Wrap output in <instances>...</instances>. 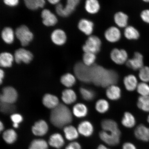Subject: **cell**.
Masks as SVG:
<instances>
[{
  "mask_svg": "<svg viewBox=\"0 0 149 149\" xmlns=\"http://www.w3.org/2000/svg\"><path fill=\"white\" fill-rule=\"evenodd\" d=\"M16 107L14 104L1 102L0 109L2 113L5 114H13L16 111Z\"/></svg>",
  "mask_w": 149,
  "mask_h": 149,
  "instance_id": "obj_39",
  "label": "cell"
},
{
  "mask_svg": "<svg viewBox=\"0 0 149 149\" xmlns=\"http://www.w3.org/2000/svg\"><path fill=\"white\" fill-rule=\"evenodd\" d=\"M41 16L43 24L47 26H54L57 23L56 17L48 9H44L42 12Z\"/></svg>",
  "mask_w": 149,
  "mask_h": 149,
  "instance_id": "obj_15",
  "label": "cell"
},
{
  "mask_svg": "<svg viewBox=\"0 0 149 149\" xmlns=\"http://www.w3.org/2000/svg\"><path fill=\"white\" fill-rule=\"evenodd\" d=\"M101 126L102 130L105 131H116L120 129L116 121L111 119H105L102 120Z\"/></svg>",
  "mask_w": 149,
  "mask_h": 149,
  "instance_id": "obj_27",
  "label": "cell"
},
{
  "mask_svg": "<svg viewBox=\"0 0 149 149\" xmlns=\"http://www.w3.org/2000/svg\"><path fill=\"white\" fill-rule=\"evenodd\" d=\"M122 149H137L136 147L133 143L130 142H126L124 143Z\"/></svg>",
  "mask_w": 149,
  "mask_h": 149,
  "instance_id": "obj_48",
  "label": "cell"
},
{
  "mask_svg": "<svg viewBox=\"0 0 149 149\" xmlns=\"http://www.w3.org/2000/svg\"><path fill=\"white\" fill-rule=\"evenodd\" d=\"M144 1L145 2L149 3V0H145V1Z\"/></svg>",
  "mask_w": 149,
  "mask_h": 149,
  "instance_id": "obj_55",
  "label": "cell"
},
{
  "mask_svg": "<svg viewBox=\"0 0 149 149\" xmlns=\"http://www.w3.org/2000/svg\"><path fill=\"white\" fill-rule=\"evenodd\" d=\"M139 79L143 82H149V67L143 66L139 70Z\"/></svg>",
  "mask_w": 149,
  "mask_h": 149,
  "instance_id": "obj_43",
  "label": "cell"
},
{
  "mask_svg": "<svg viewBox=\"0 0 149 149\" xmlns=\"http://www.w3.org/2000/svg\"><path fill=\"white\" fill-rule=\"evenodd\" d=\"M141 17L143 22L149 24V9L143 10L141 13Z\"/></svg>",
  "mask_w": 149,
  "mask_h": 149,
  "instance_id": "obj_45",
  "label": "cell"
},
{
  "mask_svg": "<svg viewBox=\"0 0 149 149\" xmlns=\"http://www.w3.org/2000/svg\"><path fill=\"white\" fill-rule=\"evenodd\" d=\"M90 79L96 86L103 88L115 85L118 82V76L114 70H108L102 67L93 65L90 67Z\"/></svg>",
  "mask_w": 149,
  "mask_h": 149,
  "instance_id": "obj_1",
  "label": "cell"
},
{
  "mask_svg": "<svg viewBox=\"0 0 149 149\" xmlns=\"http://www.w3.org/2000/svg\"><path fill=\"white\" fill-rule=\"evenodd\" d=\"M99 135L100 139L106 144L110 146H115L120 144L121 132L120 130L110 131L102 130L100 132Z\"/></svg>",
  "mask_w": 149,
  "mask_h": 149,
  "instance_id": "obj_3",
  "label": "cell"
},
{
  "mask_svg": "<svg viewBox=\"0 0 149 149\" xmlns=\"http://www.w3.org/2000/svg\"><path fill=\"white\" fill-rule=\"evenodd\" d=\"M63 130L65 137L69 141H74L79 137L78 130L73 126L68 125L65 126Z\"/></svg>",
  "mask_w": 149,
  "mask_h": 149,
  "instance_id": "obj_25",
  "label": "cell"
},
{
  "mask_svg": "<svg viewBox=\"0 0 149 149\" xmlns=\"http://www.w3.org/2000/svg\"><path fill=\"white\" fill-rule=\"evenodd\" d=\"M124 35L126 38L129 40H137L140 37L139 31L132 26H128L125 28Z\"/></svg>",
  "mask_w": 149,
  "mask_h": 149,
  "instance_id": "obj_31",
  "label": "cell"
},
{
  "mask_svg": "<svg viewBox=\"0 0 149 149\" xmlns=\"http://www.w3.org/2000/svg\"><path fill=\"white\" fill-rule=\"evenodd\" d=\"M134 134L136 138L144 142L149 141V127L141 124L136 128Z\"/></svg>",
  "mask_w": 149,
  "mask_h": 149,
  "instance_id": "obj_13",
  "label": "cell"
},
{
  "mask_svg": "<svg viewBox=\"0 0 149 149\" xmlns=\"http://www.w3.org/2000/svg\"><path fill=\"white\" fill-rule=\"evenodd\" d=\"M79 2V0H68L65 7L61 3H59L55 7L56 12L59 16L67 17L74 12Z\"/></svg>",
  "mask_w": 149,
  "mask_h": 149,
  "instance_id": "obj_4",
  "label": "cell"
},
{
  "mask_svg": "<svg viewBox=\"0 0 149 149\" xmlns=\"http://www.w3.org/2000/svg\"><path fill=\"white\" fill-rule=\"evenodd\" d=\"M137 105L141 110L149 112V96H140L138 98Z\"/></svg>",
  "mask_w": 149,
  "mask_h": 149,
  "instance_id": "obj_37",
  "label": "cell"
},
{
  "mask_svg": "<svg viewBox=\"0 0 149 149\" xmlns=\"http://www.w3.org/2000/svg\"><path fill=\"white\" fill-rule=\"evenodd\" d=\"M136 90L141 96H149V85L147 83L142 82L139 83Z\"/></svg>",
  "mask_w": 149,
  "mask_h": 149,
  "instance_id": "obj_42",
  "label": "cell"
},
{
  "mask_svg": "<svg viewBox=\"0 0 149 149\" xmlns=\"http://www.w3.org/2000/svg\"><path fill=\"white\" fill-rule=\"evenodd\" d=\"M48 1L50 3L53 5L58 4L60 1L59 0H48Z\"/></svg>",
  "mask_w": 149,
  "mask_h": 149,
  "instance_id": "obj_50",
  "label": "cell"
},
{
  "mask_svg": "<svg viewBox=\"0 0 149 149\" xmlns=\"http://www.w3.org/2000/svg\"><path fill=\"white\" fill-rule=\"evenodd\" d=\"M61 99L65 104L70 105L74 103L77 99L74 91L71 89H66L63 91Z\"/></svg>",
  "mask_w": 149,
  "mask_h": 149,
  "instance_id": "obj_21",
  "label": "cell"
},
{
  "mask_svg": "<svg viewBox=\"0 0 149 149\" xmlns=\"http://www.w3.org/2000/svg\"><path fill=\"white\" fill-rule=\"evenodd\" d=\"M26 6L31 10H35L39 8H42L45 4L44 0H25Z\"/></svg>",
  "mask_w": 149,
  "mask_h": 149,
  "instance_id": "obj_35",
  "label": "cell"
},
{
  "mask_svg": "<svg viewBox=\"0 0 149 149\" xmlns=\"http://www.w3.org/2000/svg\"><path fill=\"white\" fill-rule=\"evenodd\" d=\"M106 94L110 100L115 101L120 99L121 96V90L118 86L115 85L107 87Z\"/></svg>",
  "mask_w": 149,
  "mask_h": 149,
  "instance_id": "obj_20",
  "label": "cell"
},
{
  "mask_svg": "<svg viewBox=\"0 0 149 149\" xmlns=\"http://www.w3.org/2000/svg\"><path fill=\"white\" fill-rule=\"evenodd\" d=\"M13 126L15 128H17L19 127V124H17L13 123Z\"/></svg>",
  "mask_w": 149,
  "mask_h": 149,
  "instance_id": "obj_53",
  "label": "cell"
},
{
  "mask_svg": "<svg viewBox=\"0 0 149 149\" xmlns=\"http://www.w3.org/2000/svg\"><path fill=\"white\" fill-rule=\"evenodd\" d=\"M42 102L45 107L52 110L55 109L60 104L59 99L56 96L49 94L44 95Z\"/></svg>",
  "mask_w": 149,
  "mask_h": 149,
  "instance_id": "obj_17",
  "label": "cell"
},
{
  "mask_svg": "<svg viewBox=\"0 0 149 149\" xmlns=\"http://www.w3.org/2000/svg\"><path fill=\"white\" fill-rule=\"evenodd\" d=\"M123 125L127 128H132L135 125L136 120L135 117L132 113L126 111L124 113L122 120Z\"/></svg>",
  "mask_w": 149,
  "mask_h": 149,
  "instance_id": "obj_26",
  "label": "cell"
},
{
  "mask_svg": "<svg viewBox=\"0 0 149 149\" xmlns=\"http://www.w3.org/2000/svg\"><path fill=\"white\" fill-rule=\"evenodd\" d=\"M3 137L6 142L8 144L14 143L17 139V135L14 130H7L3 133Z\"/></svg>",
  "mask_w": 149,
  "mask_h": 149,
  "instance_id": "obj_34",
  "label": "cell"
},
{
  "mask_svg": "<svg viewBox=\"0 0 149 149\" xmlns=\"http://www.w3.org/2000/svg\"><path fill=\"white\" fill-rule=\"evenodd\" d=\"M72 111L74 116L78 118H82L87 116L88 109L84 104L79 103L74 105Z\"/></svg>",
  "mask_w": 149,
  "mask_h": 149,
  "instance_id": "obj_24",
  "label": "cell"
},
{
  "mask_svg": "<svg viewBox=\"0 0 149 149\" xmlns=\"http://www.w3.org/2000/svg\"><path fill=\"white\" fill-rule=\"evenodd\" d=\"M128 16L124 13L118 12L115 14L114 16L115 23L118 27H126L128 24Z\"/></svg>",
  "mask_w": 149,
  "mask_h": 149,
  "instance_id": "obj_28",
  "label": "cell"
},
{
  "mask_svg": "<svg viewBox=\"0 0 149 149\" xmlns=\"http://www.w3.org/2000/svg\"><path fill=\"white\" fill-rule=\"evenodd\" d=\"M96 59L95 54L86 52L84 53L83 57V64L88 67L93 66Z\"/></svg>",
  "mask_w": 149,
  "mask_h": 149,
  "instance_id": "obj_41",
  "label": "cell"
},
{
  "mask_svg": "<svg viewBox=\"0 0 149 149\" xmlns=\"http://www.w3.org/2000/svg\"><path fill=\"white\" fill-rule=\"evenodd\" d=\"M65 149H82L79 143L76 141L70 143L66 147Z\"/></svg>",
  "mask_w": 149,
  "mask_h": 149,
  "instance_id": "obj_46",
  "label": "cell"
},
{
  "mask_svg": "<svg viewBox=\"0 0 149 149\" xmlns=\"http://www.w3.org/2000/svg\"><path fill=\"white\" fill-rule=\"evenodd\" d=\"M105 37L108 41L111 42H118L121 38V34L118 28L112 26L109 27L105 33Z\"/></svg>",
  "mask_w": 149,
  "mask_h": 149,
  "instance_id": "obj_16",
  "label": "cell"
},
{
  "mask_svg": "<svg viewBox=\"0 0 149 149\" xmlns=\"http://www.w3.org/2000/svg\"><path fill=\"white\" fill-rule=\"evenodd\" d=\"M13 60V57L10 53L4 52L0 55V65L3 68H10Z\"/></svg>",
  "mask_w": 149,
  "mask_h": 149,
  "instance_id": "obj_30",
  "label": "cell"
},
{
  "mask_svg": "<svg viewBox=\"0 0 149 149\" xmlns=\"http://www.w3.org/2000/svg\"><path fill=\"white\" fill-rule=\"evenodd\" d=\"M2 38L7 44L12 43L14 40V33L12 28L5 27L1 33Z\"/></svg>",
  "mask_w": 149,
  "mask_h": 149,
  "instance_id": "obj_32",
  "label": "cell"
},
{
  "mask_svg": "<svg viewBox=\"0 0 149 149\" xmlns=\"http://www.w3.org/2000/svg\"><path fill=\"white\" fill-rule=\"evenodd\" d=\"M4 77V72L1 69L0 70V83L1 84L2 83Z\"/></svg>",
  "mask_w": 149,
  "mask_h": 149,
  "instance_id": "obj_49",
  "label": "cell"
},
{
  "mask_svg": "<svg viewBox=\"0 0 149 149\" xmlns=\"http://www.w3.org/2000/svg\"><path fill=\"white\" fill-rule=\"evenodd\" d=\"M10 119L13 123L19 124L23 120V117L19 113H14L10 116Z\"/></svg>",
  "mask_w": 149,
  "mask_h": 149,
  "instance_id": "obj_44",
  "label": "cell"
},
{
  "mask_svg": "<svg viewBox=\"0 0 149 149\" xmlns=\"http://www.w3.org/2000/svg\"><path fill=\"white\" fill-rule=\"evenodd\" d=\"M61 82L65 86L70 88L73 86L76 83L75 76L71 74L68 73L63 74L61 78Z\"/></svg>",
  "mask_w": 149,
  "mask_h": 149,
  "instance_id": "obj_33",
  "label": "cell"
},
{
  "mask_svg": "<svg viewBox=\"0 0 149 149\" xmlns=\"http://www.w3.org/2000/svg\"><path fill=\"white\" fill-rule=\"evenodd\" d=\"M50 120L55 127L60 129L64 128L72 122V111L65 104L60 103L55 109L52 110Z\"/></svg>",
  "mask_w": 149,
  "mask_h": 149,
  "instance_id": "obj_2",
  "label": "cell"
},
{
  "mask_svg": "<svg viewBox=\"0 0 149 149\" xmlns=\"http://www.w3.org/2000/svg\"><path fill=\"white\" fill-rule=\"evenodd\" d=\"M102 45L100 38L96 36H89L83 47L85 53L89 52L96 54L100 52Z\"/></svg>",
  "mask_w": 149,
  "mask_h": 149,
  "instance_id": "obj_6",
  "label": "cell"
},
{
  "mask_svg": "<svg viewBox=\"0 0 149 149\" xmlns=\"http://www.w3.org/2000/svg\"><path fill=\"white\" fill-rule=\"evenodd\" d=\"M51 38L54 44L59 46L64 45L67 40L66 33L64 31L60 29L54 31L52 33Z\"/></svg>",
  "mask_w": 149,
  "mask_h": 149,
  "instance_id": "obj_18",
  "label": "cell"
},
{
  "mask_svg": "<svg viewBox=\"0 0 149 149\" xmlns=\"http://www.w3.org/2000/svg\"><path fill=\"white\" fill-rule=\"evenodd\" d=\"M111 60L116 64L122 65L127 61L128 54L125 50L115 48L111 53Z\"/></svg>",
  "mask_w": 149,
  "mask_h": 149,
  "instance_id": "obj_10",
  "label": "cell"
},
{
  "mask_svg": "<svg viewBox=\"0 0 149 149\" xmlns=\"http://www.w3.org/2000/svg\"><path fill=\"white\" fill-rule=\"evenodd\" d=\"M147 121H148V123L149 124V114L148 115V118H147Z\"/></svg>",
  "mask_w": 149,
  "mask_h": 149,
  "instance_id": "obj_54",
  "label": "cell"
},
{
  "mask_svg": "<svg viewBox=\"0 0 149 149\" xmlns=\"http://www.w3.org/2000/svg\"><path fill=\"white\" fill-rule=\"evenodd\" d=\"M4 129V126L3 125V123L1 121V123H0V131L1 132L3 131Z\"/></svg>",
  "mask_w": 149,
  "mask_h": 149,
  "instance_id": "obj_52",
  "label": "cell"
},
{
  "mask_svg": "<svg viewBox=\"0 0 149 149\" xmlns=\"http://www.w3.org/2000/svg\"><path fill=\"white\" fill-rule=\"evenodd\" d=\"M48 144L52 147L57 149L62 148L65 144V141L61 134L56 133L50 137Z\"/></svg>",
  "mask_w": 149,
  "mask_h": 149,
  "instance_id": "obj_23",
  "label": "cell"
},
{
  "mask_svg": "<svg viewBox=\"0 0 149 149\" xmlns=\"http://www.w3.org/2000/svg\"><path fill=\"white\" fill-rule=\"evenodd\" d=\"M79 92L82 98L86 101H92L95 97V93L90 89L81 87L79 89Z\"/></svg>",
  "mask_w": 149,
  "mask_h": 149,
  "instance_id": "obj_38",
  "label": "cell"
},
{
  "mask_svg": "<svg viewBox=\"0 0 149 149\" xmlns=\"http://www.w3.org/2000/svg\"><path fill=\"white\" fill-rule=\"evenodd\" d=\"M100 5L97 0H88L85 2V8L89 13L95 14L99 11Z\"/></svg>",
  "mask_w": 149,
  "mask_h": 149,
  "instance_id": "obj_29",
  "label": "cell"
},
{
  "mask_svg": "<svg viewBox=\"0 0 149 149\" xmlns=\"http://www.w3.org/2000/svg\"><path fill=\"white\" fill-rule=\"evenodd\" d=\"M96 149H110L103 144H100L97 147Z\"/></svg>",
  "mask_w": 149,
  "mask_h": 149,
  "instance_id": "obj_51",
  "label": "cell"
},
{
  "mask_svg": "<svg viewBox=\"0 0 149 149\" xmlns=\"http://www.w3.org/2000/svg\"><path fill=\"white\" fill-rule=\"evenodd\" d=\"M48 144L44 139L33 140L29 146V149H48Z\"/></svg>",
  "mask_w": 149,
  "mask_h": 149,
  "instance_id": "obj_40",
  "label": "cell"
},
{
  "mask_svg": "<svg viewBox=\"0 0 149 149\" xmlns=\"http://www.w3.org/2000/svg\"><path fill=\"white\" fill-rule=\"evenodd\" d=\"M33 55L31 52L24 48L16 50L14 53V59L16 63L20 64L23 62L28 64L33 58Z\"/></svg>",
  "mask_w": 149,
  "mask_h": 149,
  "instance_id": "obj_9",
  "label": "cell"
},
{
  "mask_svg": "<svg viewBox=\"0 0 149 149\" xmlns=\"http://www.w3.org/2000/svg\"><path fill=\"white\" fill-rule=\"evenodd\" d=\"M123 83L126 89L129 92H133L136 89L139 84L136 77L132 74L125 76Z\"/></svg>",
  "mask_w": 149,
  "mask_h": 149,
  "instance_id": "obj_22",
  "label": "cell"
},
{
  "mask_svg": "<svg viewBox=\"0 0 149 149\" xmlns=\"http://www.w3.org/2000/svg\"><path fill=\"white\" fill-rule=\"evenodd\" d=\"M3 2L5 4L9 6L14 7L18 4V0H4Z\"/></svg>",
  "mask_w": 149,
  "mask_h": 149,
  "instance_id": "obj_47",
  "label": "cell"
},
{
  "mask_svg": "<svg viewBox=\"0 0 149 149\" xmlns=\"http://www.w3.org/2000/svg\"><path fill=\"white\" fill-rule=\"evenodd\" d=\"M48 128V125L46 121L40 120L35 123L31 130L35 136H42L47 133Z\"/></svg>",
  "mask_w": 149,
  "mask_h": 149,
  "instance_id": "obj_12",
  "label": "cell"
},
{
  "mask_svg": "<svg viewBox=\"0 0 149 149\" xmlns=\"http://www.w3.org/2000/svg\"><path fill=\"white\" fill-rule=\"evenodd\" d=\"M15 33L22 46H26L29 45V43L33 40V33L25 25H21L18 27L16 30Z\"/></svg>",
  "mask_w": 149,
  "mask_h": 149,
  "instance_id": "obj_5",
  "label": "cell"
},
{
  "mask_svg": "<svg viewBox=\"0 0 149 149\" xmlns=\"http://www.w3.org/2000/svg\"><path fill=\"white\" fill-rule=\"evenodd\" d=\"M18 94L17 91L13 87L7 86L2 90L0 96V101L5 103L14 104L17 100Z\"/></svg>",
  "mask_w": 149,
  "mask_h": 149,
  "instance_id": "obj_8",
  "label": "cell"
},
{
  "mask_svg": "<svg viewBox=\"0 0 149 149\" xmlns=\"http://www.w3.org/2000/svg\"><path fill=\"white\" fill-rule=\"evenodd\" d=\"M74 72L76 77L80 81L86 83H90L89 72L90 67L87 66L83 63H77L74 66Z\"/></svg>",
  "mask_w": 149,
  "mask_h": 149,
  "instance_id": "obj_7",
  "label": "cell"
},
{
  "mask_svg": "<svg viewBox=\"0 0 149 149\" xmlns=\"http://www.w3.org/2000/svg\"><path fill=\"white\" fill-rule=\"evenodd\" d=\"M126 64L134 70H139L144 66L143 55L139 52H135L133 58L127 60Z\"/></svg>",
  "mask_w": 149,
  "mask_h": 149,
  "instance_id": "obj_11",
  "label": "cell"
},
{
  "mask_svg": "<svg viewBox=\"0 0 149 149\" xmlns=\"http://www.w3.org/2000/svg\"><path fill=\"white\" fill-rule=\"evenodd\" d=\"M94 26V24L92 21L83 19L80 20L78 26L81 32L87 35H90L93 32Z\"/></svg>",
  "mask_w": 149,
  "mask_h": 149,
  "instance_id": "obj_19",
  "label": "cell"
},
{
  "mask_svg": "<svg viewBox=\"0 0 149 149\" xmlns=\"http://www.w3.org/2000/svg\"><path fill=\"white\" fill-rule=\"evenodd\" d=\"M95 108L97 111L100 113H104L109 111V104L107 100L101 99L96 102Z\"/></svg>",
  "mask_w": 149,
  "mask_h": 149,
  "instance_id": "obj_36",
  "label": "cell"
},
{
  "mask_svg": "<svg viewBox=\"0 0 149 149\" xmlns=\"http://www.w3.org/2000/svg\"><path fill=\"white\" fill-rule=\"evenodd\" d=\"M77 130L79 134L85 137H89L94 133V127L91 122L84 120L81 122L78 126Z\"/></svg>",
  "mask_w": 149,
  "mask_h": 149,
  "instance_id": "obj_14",
  "label": "cell"
}]
</instances>
